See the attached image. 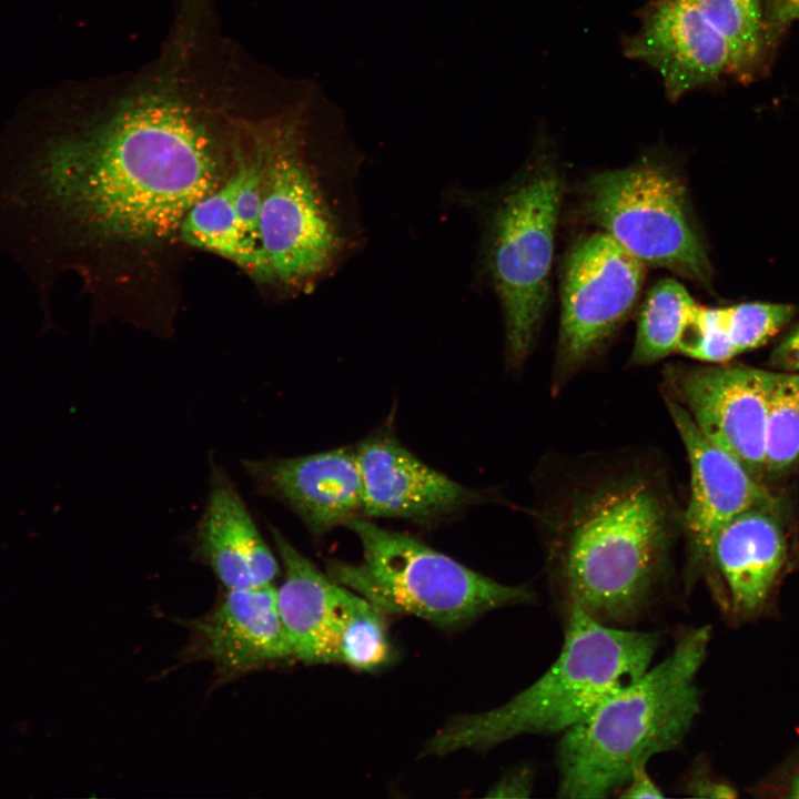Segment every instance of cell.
Listing matches in <instances>:
<instances>
[{"label": "cell", "mask_w": 799, "mask_h": 799, "mask_svg": "<svg viewBox=\"0 0 799 799\" xmlns=\"http://www.w3.org/2000/svg\"><path fill=\"white\" fill-rule=\"evenodd\" d=\"M179 239L188 246L216 254L259 280H265L261 254L247 239L236 215L227 176L190 209L181 224Z\"/></svg>", "instance_id": "cell-20"}, {"label": "cell", "mask_w": 799, "mask_h": 799, "mask_svg": "<svg viewBox=\"0 0 799 799\" xmlns=\"http://www.w3.org/2000/svg\"><path fill=\"white\" fill-rule=\"evenodd\" d=\"M645 264L598 230L578 239L560 273L558 381L591 358L637 304Z\"/></svg>", "instance_id": "cell-9"}, {"label": "cell", "mask_w": 799, "mask_h": 799, "mask_svg": "<svg viewBox=\"0 0 799 799\" xmlns=\"http://www.w3.org/2000/svg\"><path fill=\"white\" fill-rule=\"evenodd\" d=\"M771 362L785 372L799 373V325L777 345Z\"/></svg>", "instance_id": "cell-29"}, {"label": "cell", "mask_w": 799, "mask_h": 799, "mask_svg": "<svg viewBox=\"0 0 799 799\" xmlns=\"http://www.w3.org/2000/svg\"><path fill=\"white\" fill-rule=\"evenodd\" d=\"M272 536L284 567L277 607L292 658L306 664L334 660V626L341 585L323 574L274 527Z\"/></svg>", "instance_id": "cell-18"}, {"label": "cell", "mask_w": 799, "mask_h": 799, "mask_svg": "<svg viewBox=\"0 0 799 799\" xmlns=\"http://www.w3.org/2000/svg\"><path fill=\"white\" fill-rule=\"evenodd\" d=\"M363 484V516L429 524L486 499L431 468L393 435H373L355 448Z\"/></svg>", "instance_id": "cell-14"}, {"label": "cell", "mask_w": 799, "mask_h": 799, "mask_svg": "<svg viewBox=\"0 0 799 799\" xmlns=\"http://www.w3.org/2000/svg\"><path fill=\"white\" fill-rule=\"evenodd\" d=\"M667 406L690 465V497L682 527L690 569L696 572L725 525L748 509H778V504L760 479L705 437L680 404L667 397Z\"/></svg>", "instance_id": "cell-11"}, {"label": "cell", "mask_w": 799, "mask_h": 799, "mask_svg": "<svg viewBox=\"0 0 799 799\" xmlns=\"http://www.w3.org/2000/svg\"><path fill=\"white\" fill-rule=\"evenodd\" d=\"M199 89L159 71L81 127L0 155V250L41 302L67 269L89 279L111 254L180 240L190 209L227 176L243 118Z\"/></svg>", "instance_id": "cell-1"}, {"label": "cell", "mask_w": 799, "mask_h": 799, "mask_svg": "<svg viewBox=\"0 0 799 799\" xmlns=\"http://www.w3.org/2000/svg\"><path fill=\"white\" fill-rule=\"evenodd\" d=\"M393 658L384 614L365 597L341 585L334 626L335 663L372 671Z\"/></svg>", "instance_id": "cell-21"}, {"label": "cell", "mask_w": 799, "mask_h": 799, "mask_svg": "<svg viewBox=\"0 0 799 799\" xmlns=\"http://www.w3.org/2000/svg\"><path fill=\"white\" fill-rule=\"evenodd\" d=\"M799 467V373H777L765 432V474Z\"/></svg>", "instance_id": "cell-23"}, {"label": "cell", "mask_w": 799, "mask_h": 799, "mask_svg": "<svg viewBox=\"0 0 799 799\" xmlns=\"http://www.w3.org/2000/svg\"><path fill=\"white\" fill-rule=\"evenodd\" d=\"M580 210L645 265L710 284L711 265L687 188L667 163L647 158L591 175L581 186Z\"/></svg>", "instance_id": "cell-8"}, {"label": "cell", "mask_w": 799, "mask_h": 799, "mask_svg": "<svg viewBox=\"0 0 799 799\" xmlns=\"http://www.w3.org/2000/svg\"><path fill=\"white\" fill-rule=\"evenodd\" d=\"M546 524L570 605L620 627L664 577L678 516L656 473L626 466L575 485Z\"/></svg>", "instance_id": "cell-2"}, {"label": "cell", "mask_w": 799, "mask_h": 799, "mask_svg": "<svg viewBox=\"0 0 799 799\" xmlns=\"http://www.w3.org/2000/svg\"><path fill=\"white\" fill-rule=\"evenodd\" d=\"M346 526L360 538L363 559L330 562L327 575L383 614L413 615L452 630L492 610L534 600L528 587L500 584L409 535L363 517Z\"/></svg>", "instance_id": "cell-6"}, {"label": "cell", "mask_w": 799, "mask_h": 799, "mask_svg": "<svg viewBox=\"0 0 799 799\" xmlns=\"http://www.w3.org/2000/svg\"><path fill=\"white\" fill-rule=\"evenodd\" d=\"M660 634L604 624L570 605L564 644L552 666L505 704L453 718L424 755L487 750L523 735L564 732L649 667Z\"/></svg>", "instance_id": "cell-5"}, {"label": "cell", "mask_w": 799, "mask_h": 799, "mask_svg": "<svg viewBox=\"0 0 799 799\" xmlns=\"http://www.w3.org/2000/svg\"><path fill=\"white\" fill-rule=\"evenodd\" d=\"M257 493L282 502L321 536L363 516V484L348 447L292 458L245 461Z\"/></svg>", "instance_id": "cell-15"}, {"label": "cell", "mask_w": 799, "mask_h": 799, "mask_svg": "<svg viewBox=\"0 0 799 799\" xmlns=\"http://www.w3.org/2000/svg\"><path fill=\"white\" fill-rule=\"evenodd\" d=\"M625 52L658 71L672 101L724 77L740 80L730 45L690 0H656Z\"/></svg>", "instance_id": "cell-12"}, {"label": "cell", "mask_w": 799, "mask_h": 799, "mask_svg": "<svg viewBox=\"0 0 799 799\" xmlns=\"http://www.w3.org/2000/svg\"><path fill=\"white\" fill-rule=\"evenodd\" d=\"M193 626L200 653L227 674L292 658L272 585L226 589L214 609Z\"/></svg>", "instance_id": "cell-16"}, {"label": "cell", "mask_w": 799, "mask_h": 799, "mask_svg": "<svg viewBox=\"0 0 799 799\" xmlns=\"http://www.w3.org/2000/svg\"><path fill=\"white\" fill-rule=\"evenodd\" d=\"M619 798H663L665 795L647 772L646 765L636 767L626 783L617 791Z\"/></svg>", "instance_id": "cell-28"}, {"label": "cell", "mask_w": 799, "mask_h": 799, "mask_svg": "<svg viewBox=\"0 0 799 799\" xmlns=\"http://www.w3.org/2000/svg\"><path fill=\"white\" fill-rule=\"evenodd\" d=\"M195 553L225 589L272 585L280 566L225 472L212 464L205 509L195 529Z\"/></svg>", "instance_id": "cell-17"}, {"label": "cell", "mask_w": 799, "mask_h": 799, "mask_svg": "<svg viewBox=\"0 0 799 799\" xmlns=\"http://www.w3.org/2000/svg\"><path fill=\"white\" fill-rule=\"evenodd\" d=\"M685 791L692 797L701 798H732L735 789L725 781H719L709 772L699 768L689 776Z\"/></svg>", "instance_id": "cell-27"}, {"label": "cell", "mask_w": 799, "mask_h": 799, "mask_svg": "<svg viewBox=\"0 0 799 799\" xmlns=\"http://www.w3.org/2000/svg\"><path fill=\"white\" fill-rule=\"evenodd\" d=\"M352 152L338 109L311 84L264 120L260 249L265 280L311 287L353 247L332 170Z\"/></svg>", "instance_id": "cell-3"}, {"label": "cell", "mask_w": 799, "mask_h": 799, "mask_svg": "<svg viewBox=\"0 0 799 799\" xmlns=\"http://www.w3.org/2000/svg\"><path fill=\"white\" fill-rule=\"evenodd\" d=\"M777 373L721 363L674 366L665 372L668 393L712 444L761 481L765 432Z\"/></svg>", "instance_id": "cell-10"}, {"label": "cell", "mask_w": 799, "mask_h": 799, "mask_svg": "<svg viewBox=\"0 0 799 799\" xmlns=\"http://www.w3.org/2000/svg\"><path fill=\"white\" fill-rule=\"evenodd\" d=\"M695 303L678 281H658L640 307L630 365H649L676 352L685 321Z\"/></svg>", "instance_id": "cell-22"}, {"label": "cell", "mask_w": 799, "mask_h": 799, "mask_svg": "<svg viewBox=\"0 0 799 799\" xmlns=\"http://www.w3.org/2000/svg\"><path fill=\"white\" fill-rule=\"evenodd\" d=\"M706 363H727L737 355L725 327L720 307H705L697 302L689 312L677 351Z\"/></svg>", "instance_id": "cell-25"}, {"label": "cell", "mask_w": 799, "mask_h": 799, "mask_svg": "<svg viewBox=\"0 0 799 799\" xmlns=\"http://www.w3.org/2000/svg\"><path fill=\"white\" fill-rule=\"evenodd\" d=\"M493 195L483 260L502 309L506 358L518 367L547 305L563 180L552 155L539 152Z\"/></svg>", "instance_id": "cell-7"}, {"label": "cell", "mask_w": 799, "mask_h": 799, "mask_svg": "<svg viewBox=\"0 0 799 799\" xmlns=\"http://www.w3.org/2000/svg\"><path fill=\"white\" fill-rule=\"evenodd\" d=\"M778 509L751 508L725 525L695 573L719 607L736 618L759 613L781 575L788 545Z\"/></svg>", "instance_id": "cell-13"}, {"label": "cell", "mask_w": 799, "mask_h": 799, "mask_svg": "<svg viewBox=\"0 0 799 799\" xmlns=\"http://www.w3.org/2000/svg\"><path fill=\"white\" fill-rule=\"evenodd\" d=\"M722 321L737 355L766 344L793 317L792 305L740 303L720 307Z\"/></svg>", "instance_id": "cell-24"}, {"label": "cell", "mask_w": 799, "mask_h": 799, "mask_svg": "<svg viewBox=\"0 0 799 799\" xmlns=\"http://www.w3.org/2000/svg\"><path fill=\"white\" fill-rule=\"evenodd\" d=\"M710 633L708 626L686 630L665 659L563 732L558 797H609L636 767L682 744L700 711L697 676Z\"/></svg>", "instance_id": "cell-4"}, {"label": "cell", "mask_w": 799, "mask_h": 799, "mask_svg": "<svg viewBox=\"0 0 799 799\" xmlns=\"http://www.w3.org/2000/svg\"><path fill=\"white\" fill-rule=\"evenodd\" d=\"M690 1L730 45L740 80H754L766 70L785 29L773 0Z\"/></svg>", "instance_id": "cell-19"}, {"label": "cell", "mask_w": 799, "mask_h": 799, "mask_svg": "<svg viewBox=\"0 0 799 799\" xmlns=\"http://www.w3.org/2000/svg\"><path fill=\"white\" fill-rule=\"evenodd\" d=\"M779 21L786 28L793 20H799V0H773Z\"/></svg>", "instance_id": "cell-30"}, {"label": "cell", "mask_w": 799, "mask_h": 799, "mask_svg": "<svg viewBox=\"0 0 799 799\" xmlns=\"http://www.w3.org/2000/svg\"><path fill=\"white\" fill-rule=\"evenodd\" d=\"M782 790L786 797L799 798V766L785 782Z\"/></svg>", "instance_id": "cell-31"}, {"label": "cell", "mask_w": 799, "mask_h": 799, "mask_svg": "<svg viewBox=\"0 0 799 799\" xmlns=\"http://www.w3.org/2000/svg\"><path fill=\"white\" fill-rule=\"evenodd\" d=\"M533 772L523 767L506 772L488 791L489 798H528L533 792Z\"/></svg>", "instance_id": "cell-26"}]
</instances>
